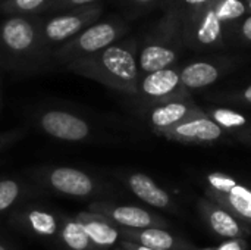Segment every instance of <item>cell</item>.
<instances>
[{"label": "cell", "instance_id": "52a82bcc", "mask_svg": "<svg viewBox=\"0 0 251 250\" xmlns=\"http://www.w3.org/2000/svg\"><path fill=\"white\" fill-rule=\"evenodd\" d=\"M103 12V4L94 3L63 12L40 15V29L44 44L50 52H53L101 19Z\"/></svg>", "mask_w": 251, "mask_h": 250}, {"label": "cell", "instance_id": "9c48e42d", "mask_svg": "<svg viewBox=\"0 0 251 250\" xmlns=\"http://www.w3.org/2000/svg\"><path fill=\"white\" fill-rule=\"evenodd\" d=\"M226 25L216 16L210 4L184 16V44L196 52L218 50L225 46Z\"/></svg>", "mask_w": 251, "mask_h": 250}, {"label": "cell", "instance_id": "d6a6232c", "mask_svg": "<svg viewBox=\"0 0 251 250\" xmlns=\"http://www.w3.org/2000/svg\"><path fill=\"white\" fill-rule=\"evenodd\" d=\"M241 99L243 100H246L247 103H250L251 105V84L249 87H246L244 90H243V93H241Z\"/></svg>", "mask_w": 251, "mask_h": 250}, {"label": "cell", "instance_id": "d6986e66", "mask_svg": "<svg viewBox=\"0 0 251 250\" xmlns=\"http://www.w3.org/2000/svg\"><path fill=\"white\" fill-rule=\"evenodd\" d=\"M119 233H121V240L132 242L149 249L176 250V248L181 246V242H178L171 233L165 231L163 228H141V230L119 228Z\"/></svg>", "mask_w": 251, "mask_h": 250}, {"label": "cell", "instance_id": "6da1fadb", "mask_svg": "<svg viewBox=\"0 0 251 250\" xmlns=\"http://www.w3.org/2000/svg\"><path fill=\"white\" fill-rule=\"evenodd\" d=\"M51 69V52L41 37L40 15L3 16L0 19V71L35 75Z\"/></svg>", "mask_w": 251, "mask_h": 250}, {"label": "cell", "instance_id": "8fae6325", "mask_svg": "<svg viewBox=\"0 0 251 250\" xmlns=\"http://www.w3.org/2000/svg\"><path fill=\"white\" fill-rule=\"evenodd\" d=\"M88 211L93 214H99L107 218L112 224L119 228H131V230H141V228H163L168 222L153 215L151 212L129 205H115L110 202H93L88 205Z\"/></svg>", "mask_w": 251, "mask_h": 250}, {"label": "cell", "instance_id": "4316f807", "mask_svg": "<svg viewBox=\"0 0 251 250\" xmlns=\"http://www.w3.org/2000/svg\"><path fill=\"white\" fill-rule=\"evenodd\" d=\"M210 3H212V0H166L163 9L169 6V7L176 9L182 16H187L191 12H196L199 9L207 7Z\"/></svg>", "mask_w": 251, "mask_h": 250}, {"label": "cell", "instance_id": "ac0fdd59", "mask_svg": "<svg viewBox=\"0 0 251 250\" xmlns=\"http://www.w3.org/2000/svg\"><path fill=\"white\" fill-rule=\"evenodd\" d=\"M125 183L129 190L144 203L160 209L172 206L171 196L162 187H159L149 175L140 172L129 174L125 177Z\"/></svg>", "mask_w": 251, "mask_h": 250}, {"label": "cell", "instance_id": "836d02e7", "mask_svg": "<svg viewBox=\"0 0 251 250\" xmlns=\"http://www.w3.org/2000/svg\"><path fill=\"white\" fill-rule=\"evenodd\" d=\"M0 250H18L15 246H12L9 242H6L4 239L0 237Z\"/></svg>", "mask_w": 251, "mask_h": 250}, {"label": "cell", "instance_id": "cb8c5ba5", "mask_svg": "<svg viewBox=\"0 0 251 250\" xmlns=\"http://www.w3.org/2000/svg\"><path fill=\"white\" fill-rule=\"evenodd\" d=\"M126 21L144 16L156 9H163L166 0H115Z\"/></svg>", "mask_w": 251, "mask_h": 250}, {"label": "cell", "instance_id": "1f68e13d", "mask_svg": "<svg viewBox=\"0 0 251 250\" xmlns=\"http://www.w3.org/2000/svg\"><path fill=\"white\" fill-rule=\"evenodd\" d=\"M118 246L124 250H154V249H149V248H144V246H140V245L132 243V242H126V240H121Z\"/></svg>", "mask_w": 251, "mask_h": 250}, {"label": "cell", "instance_id": "603a6c76", "mask_svg": "<svg viewBox=\"0 0 251 250\" xmlns=\"http://www.w3.org/2000/svg\"><path fill=\"white\" fill-rule=\"evenodd\" d=\"M210 7L226 27L243 19L247 12L244 0H212Z\"/></svg>", "mask_w": 251, "mask_h": 250}, {"label": "cell", "instance_id": "83f0119b", "mask_svg": "<svg viewBox=\"0 0 251 250\" xmlns=\"http://www.w3.org/2000/svg\"><path fill=\"white\" fill-rule=\"evenodd\" d=\"M207 183L210 186V189L216 193H222V194H226L229 193L238 183L229 177V175H225V174H221V172H212L207 175Z\"/></svg>", "mask_w": 251, "mask_h": 250}, {"label": "cell", "instance_id": "7402d4cb", "mask_svg": "<svg viewBox=\"0 0 251 250\" xmlns=\"http://www.w3.org/2000/svg\"><path fill=\"white\" fill-rule=\"evenodd\" d=\"M57 0H4L0 15H47Z\"/></svg>", "mask_w": 251, "mask_h": 250}, {"label": "cell", "instance_id": "7a4b0ae2", "mask_svg": "<svg viewBox=\"0 0 251 250\" xmlns=\"http://www.w3.org/2000/svg\"><path fill=\"white\" fill-rule=\"evenodd\" d=\"M137 53L138 38L129 35L99 53L69 62L62 69L97 81L115 91L137 96L141 78Z\"/></svg>", "mask_w": 251, "mask_h": 250}, {"label": "cell", "instance_id": "5b68a950", "mask_svg": "<svg viewBox=\"0 0 251 250\" xmlns=\"http://www.w3.org/2000/svg\"><path fill=\"white\" fill-rule=\"evenodd\" d=\"M25 175L40 190L71 199H91L104 193L96 177L74 167L41 165L26 169Z\"/></svg>", "mask_w": 251, "mask_h": 250}, {"label": "cell", "instance_id": "9a60e30c", "mask_svg": "<svg viewBox=\"0 0 251 250\" xmlns=\"http://www.w3.org/2000/svg\"><path fill=\"white\" fill-rule=\"evenodd\" d=\"M226 60H196L185 65L181 72V83L187 90L204 88L216 83L228 69Z\"/></svg>", "mask_w": 251, "mask_h": 250}, {"label": "cell", "instance_id": "5bb4252c", "mask_svg": "<svg viewBox=\"0 0 251 250\" xmlns=\"http://www.w3.org/2000/svg\"><path fill=\"white\" fill-rule=\"evenodd\" d=\"M41 193L43 190L28 178L0 177V218L9 217L18 206L32 202Z\"/></svg>", "mask_w": 251, "mask_h": 250}, {"label": "cell", "instance_id": "4dcf8cb0", "mask_svg": "<svg viewBox=\"0 0 251 250\" xmlns=\"http://www.w3.org/2000/svg\"><path fill=\"white\" fill-rule=\"evenodd\" d=\"M247 243L244 239H232L225 243H222L216 250H246Z\"/></svg>", "mask_w": 251, "mask_h": 250}, {"label": "cell", "instance_id": "f1b7e54d", "mask_svg": "<svg viewBox=\"0 0 251 250\" xmlns=\"http://www.w3.org/2000/svg\"><path fill=\"white\" fill-rule=\"evenodd\" d=\"M94 3H100V0H57L49 13L63 12V10H69V9H75V7H81L87 4H94Z\"/></svg>", "mask_w": 251, "mask_h": 250}, {"label": "cell", "instance_id": "ba28073f", "mask_svg": "<svg viewBox=\"0 0 251 250\" xmlns=\"http://www.w3.org/2000/svg\"><path fill=\"white\" fill-rule=\"evenodd\" d=\"M65 220V214L32 202H26L12 211L7 222L15 230L47 243L57 245L59 233Z\"/></svg>", "mask_w": 251, "mask_h": 250}, {"label": "cell", "instance_id": "30bf717a", "mask_svg": "<svg viewBox=\"0 0 251 250\" xmlns=\"http://www.w3.org/2000/svg\"><path fill=\"white\" fill-rule=\"evenodd\" d=\"M137 96L143 100L154 102L156 105L168 100L190 97V91L181 83L179 69L172 66L141 75Z\"/></svg>", "mask_w": 251, "mask_h": 250}, {"label": "cell", "instance_id": "3957f363", "mask_svg": "<svg viewBox=\"0 0 251 250\" xmlns=\"http://www.w3.org/2000/svg\"><path fill=\"white\" fill-rule=\"evenodd\" d=\"M184 16L174 7H165L162 16L138 38V69L141 75L172 68L184 44Z\"/></svg>", "mask_w": 251, "mask_h": 250}, {"label": "cell", "instance_id": "44dd1931", "mask_svg": "<svg viewBox=\"0 0 251 250\" xmlns=\"http://www.w3.org/2000/svg\"><path fill=\"white\" fill-rule=\"evenodd\" d=\"M57 246L65 250H100L91 242L75 215H65L57 239Z\"/></svg>", "mask_w": 251, "mask_h": 250}, {"label": "cell", "instance_id": "ffe728a7", "mask_svg": "<svg viewBox=\"0 0 251 250\" xmlns=\"http://www.w3.org/2000/svg\"><path fill=\"white\" fill-rule=\"evenodd\" d=\"M209 196L216 202L218 206L224 208L235 218L251 222V189L237 184L226 194L209 190Z\"/></svg>", "mask_w": 251, "mask_h": 250}, {"label": "cell", "instance_id": "e575fe53", "mask_svg": "<svg viewBox=\"0 0 251 250\" xmlns=\"http://www.w3.org/2000/svg\"><path fill=\"white\" fill-rule=\"evenodd\" d=\"M246 1V6H247V10L251 12V0H244Z\"/></svg>", "mask_w": 251, "mask_h": 250}, {"label": "cell", "instance_id": "4fadbf2b", "mask_svg": "<svg viewBox=\"0 0 251 250\" xmlns=\"http://www.w3.org/2000/svg\"><path fill=\"white\" fill-rule=\"evenodd\" d=\"M204 115L207 113L201 111L190 97H184L156 103L149 112V124L153 127L154 133L159 134L185 119Z\"/></svg>", "mask_w": 251, "mask_h": 250}, {"label": "cell", "instance_id": "74e56055", "mask_svg": "<svg viewBox=\"0 0 251 250\" xmlns=\"http://www.w3.org/2000/svg\"><path fill=\"white\" fill-rule=\"evenodd\" d=\"M201 250H212V249H201Z\"/></svg>", "mask_w": 251, "mask_h": 250}, {"label": "cell", "instance_id": "d4e9b609", "mask_svg": "<svg viewBox=\"0 0 251 250\" xmlns=\"http://www.w3.org/2000/svg\"><path fill=\"white\" fill-rule=\"evenodd\" d=\"M207 115L222 130H237V128H243L249 122V119L243 113L235 112V111H231V109H225V108L213 109Z\"/></svg>", "mask_w": 251, "mask_h": 250}, {"label": "cell", "instance_id": "8d00e7d4", "mask_svg": "<svg viewBox=\"0 0 251 250\" xmlns=\"http://www.w3.org/2000/svg\"><path fill=\"white\" fill-rule=\"evenodd\" d=\"M3 1H4V0H0V3H3Z\"/></svg>", "mask_w": 251, "mask_h": 250}, {"label": "cell", "instance_id": "f546056e", "mask_svg": "<svg viewBox=\"0 0 251 250\" xmlns=\"http://www.w3.org/2000/svg\"><path fill=\"white\" fill-rule=\"evenodd\" d=\"M24 136H25L24 130H9L4 133H0V152L3 149L15 144L16 141H19Z\"/></svg>", "mask_w": 251, "mask_h": 250}, {"label": "cell", "instance_id": "e0dca14e", "mask_svg": "<svg viewBox=\"0 0 251 250\" xmlns=\"http://www.w3.org/2000/svg\"><path fill=\"white\" fill-rule=\"evenodd\" d=\"M200 211L210 228L221 237H226L229 240L243 239V236L249 233L247 228L241 224V221H238V218H235L218 205L203 200L200 203Z\"/></svg>", "mask_w": 251, "mask_h": 250}, {"label": "cell", "instance_id": "7c38bea8", "mask_svg": "<svg viewBox=\"0 0 251 250\" xmlns=\"http://www.w3.org/2000/svg\"><path fill=\"white\" fill-rule=\"evenodd\" d=\"M159 136L185 144H209L221 140L224 136V130L216 122H213L209 115H204L185 119L159 133Z\"/></svg>", "mask_w": 251, "mask_h": 250}, {"label": "cell", "instance_id": "d590c367", "mask_svg": "<svg viewBox=\"0 0 251 250\" xmlns=\"http://www.w3.org/2000/svg\"><path fill=\"white\" fill-rule=\"evenodd\" d=\"M1 99H3V96H1V88H0V111H1Z\"/></svg>", "mask_w": 251, "mask_h": 250}, {"label": "cell", "instance_id": "277c9868", "mask_svg": "<svg viewBox=\"0 0 251 250\" xmlns=\"http://www.w3.org/2000/svg\"><path fill=\"white\" fill-rule=\"evenodd\" d=\"M129 29V21H126L122 15H110L99 19L76 37L51 52L53 69L63 68L69 62L99 53L100 50L128 37Z\"/></svg>", "mask_w": 251, "mask_h": 250}, {"label": "cell", "instance_id": "484cf974", "mask_svg": "<svg viewBox=\"0 0 251 250\" xmlns=\"http://www.w3.org/2000/svg\"><path fill=\"white\" fill-rule=\"evenodd\" d=\"M226 31H229V35L237 43L251 44V13L244 16L243 19L228 25Z\"/></svg>", "mask_w": 251, "mask_h": 250}, {"label": "cell", "instance_id": "8992f818", "mask_svg": "<svg viewBox=\"0 0 251 250\" xmlns=\"http://www.w3.org/2000/svg\"><path fill=\"white\" fill-rule=\"evenodd\" d=\"M31 119L43 134L57 141L84 143L94 134L91 122L85 116L62 105L41 106L34 111Z\"/></svg>", "mask_w": 251, "mask_h": 250}, {"label": "cell", "instance_id": "2e32d148", "mask_svg": "<svg viewBox=\"0 0 251 250\" xmlns=\"http://www.w3.org/2000/svg\"><path fill=\"white\" fill-rule=\"evenodd\" d=\"M75 218L81 222L91 242L100 250L115 249V245L121 242L119 228L107 218L90 211L78 212Z\"/></svg>", "mask_w": 251, "mask_h": 250}]
</instances>
